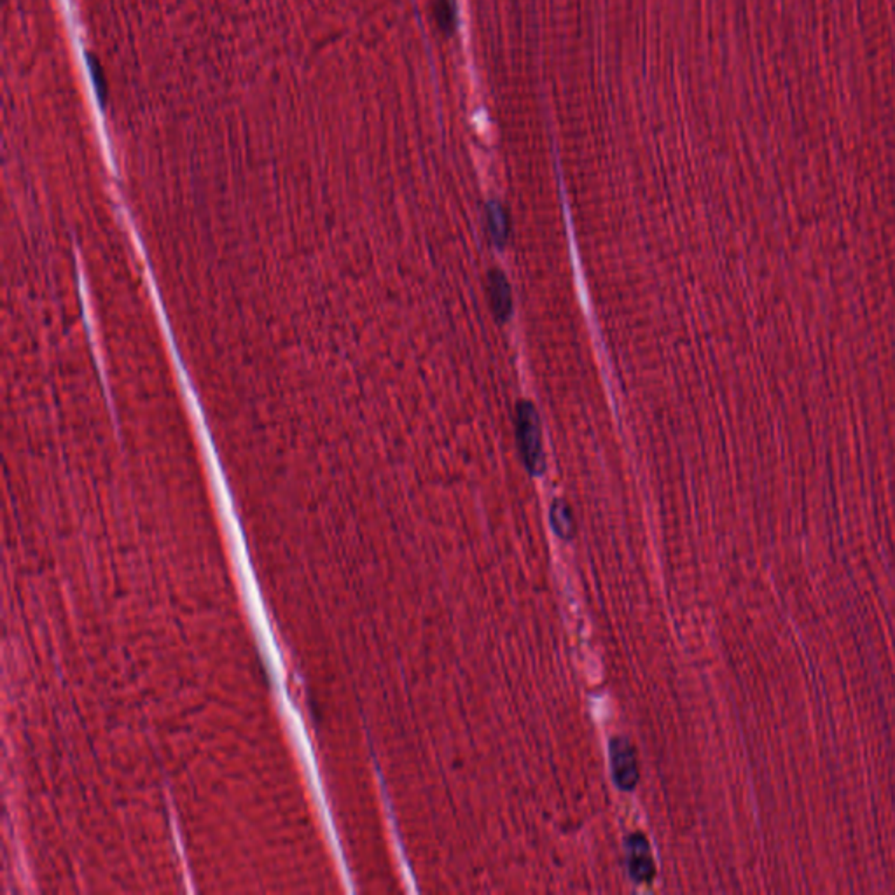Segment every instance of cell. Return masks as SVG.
<instances>
[{
    "label": "cell",
    "instance_id": "6da1fadb",
    "mask_svg": "<svg viewBox=\"0 0 895 895\" xmlns=\"http://www.w3.org/2000/svg\"><path fill=\"white\" fill-rule=\"evenodd\" d=\"M516 425H518V443L527 469L532 474H541L544 469L541 421L536 408L530 403H521L518 406Z\"/></svg>",
    "mask_w": 895,
    "mask_h": 895
},
{
    "label": "cell",
    "instance_id": "7a4b0ae2",
    "mask_svg": "<svg viewBox=\"0 0 895 895\" xmlns=\"http://www.w3.org/2000/svg\"><path fill=\"white\" fill-rule=\"evenodd\" d=\"M610 767L612 776L619 789L632 791L639 782V763L634 747L625 738L610 741Z\"/></svg>",
    "mask_w": 895,
    "mask_h": 895
},
{
    "label": "cell",
    "instance_id": "3957f363",
    "mask_svg": "<svg viewBox=\"0 0 895 895\" xmlns=\"http://www.w3.org/2000/svg\"><path fill=\"white\" fill-rule=\"evenodd\" d=\"M626 850V864H628V873L634 882L649 885L652 883L656 876V865L651 854L649 841L645 839L643 834H632L626 839L625 845Z\"/></svg>",
    "mask_w": 895,
    "mask_h": 895
},
{
    "label": "cell",
    "instance_id": "277c9868",
    "mask_svg": "<svg viewBox=\"0 0 895 895\" xmlns=\"http://www.w3.org/2000/svg\"><path fill=\"white\" fill-rule=\"evenodd\" d=\"M490 303L492 308L501 322H506L511 314V288L506 280V277L501 271H492L490 273Z\"/></svg>",
    "mask_w": 895,
    "mask_h": 895
},
{
    "label": "cell",
    "instance_id": "5b68a950",
    "mask_svg": "<svg viewBox=\"0 0 895 895\" xmlns=\"http://www.w3.org/2000/svg\"><path fill=\"white\" fill-rule=\"evenodd\" d=\"M551 523H553V528L554 532L563 537V539H571L574 536V519H572V512L569 510V506L563 502V501H556L551 508Z\"/></svg>",
    "mask_w": 895,
    "mask_h": 895
},
{
    "label": "cell",
    "instance_id": "8992f818",
    "mask_svg": "<svg viewBox=\"0 0 895 895\" xmlns=\"http://www.w3.org/2000/svg\"><path fill=\"white\" fill-rule=\"evenodd\" d=\"M488 227H490V235H492L493 242L502 247L506 244V238H508V221H506V216L501 210V207H495V205L490 207Z\"/></svg>",
    "mask_w": 895,
    "mask_h": 895
}]
</instances>
